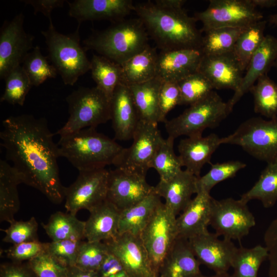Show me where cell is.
Masks as SVG:
<instances>
[{
    "label": "cell",
    "mask_w": 277,
    "mask_h": 277,
    "mask_svg": "<svg viewBox=\"0 0 277 277\" xmlns=\"http://www.w3.org/2000/svg\"><path fill=\"white\" fill-rule=\"evenodd\" d=\"M186 1L184 0H155L153 2L157 6L167 9H180Z\"/></svg>",
    "instance_id": "54"
},
{
    "label": "cell",
    "mask_w": 277,
    "mask_h": 277,
    "mask_svg": "<svg viewBox=\"0 0 277 277\" xmlns=\"http://www.w3.org/2000/svg\"><path fill=\"white\" fill-rule=\"evenodd\" d=\"M219 237L215 233L208 232L188 240L201 264L215 273L228 272L238 248L232 241Z\"/></svg>",
    "instance_id": "17"
},
{
    "label": "cell",
    "mask_w": 277,
    "mask_h": 277,
    "mask_svg": "<svg viewBox=\"0 0 277 277\" xmlns=\"http://www.w3.org/2000/svg\"><path fill=\"white\" fill-rule=\"evenodd\" d=\"M108 173L105 168L79 171L75 181L65 188L67 211L73 215L82 209L90 211L105 201Z\"/></svg>",
    "instance_id": "12"
},
{
    "label": "cell",
    "mask_w": 277,
    "mask_h": 277,
    "mask_svg": "<svg viewBox=\"0 0 277 277\" xmlns=\"http://www.w3.org/2000/svg\"><path fill=\"white\" fill-rule=\"evenodd\" d=\"M23 183L19 174L6 161H0V221L13 222L19 209L17 186Z\"/></svg>",
    "instance_id": "28"
},
{
    "label": "cell",
    "mask_w": 277,
    "mask_h": 277,
    "mask_svg": "<svg viewBox=\"0 0 277 277\" xmlns=\"http://www.w3.org/2000/svg\"><path fill=\"white\" fill-rule=\"evenodd\" d=\"M27 262L36 277H67L68 267L47 252Z\"/></svg>",
    "instance_id": "46"
},
{
    "label": "cell",
    "mask_w": 277,
    "mask_h": 277,
    "mask_svg": "<svg viewBox=\"0 0 277 277\" xmlns=\"http://www.w3.org/2000/svg\"><path fill=\"white\" fill-rule=\"evenodd\" d=\"M162 81L155 77L147 82L128 86L140 121L157 124L160 122L159 92Z\"/></svg>",
    "instance_id": "29"
},
{
    "label": "cell",
    "mask_w": 277,
    "mask_h": 277,
    "mask_svg": "<svg viewBox=\"0 0 277 277\" xmlns=\"http://www.w3.org/2000/svg\"><path fill=\"white\" fill-rule=\"evenodd\" d=\"M24 15H15L6 21L0 32V78L4 80L15 68L22 64L28 53L33 49L34 36L24 28Z\"/></svg>",
    "instance_id": "14"
},
{
    "label": "cell",
    "mask_w": 277,
    "mask_h": 277,
    "mask_svg": "<svg viewBox=\"0 0 277 277\" xmlns=\"http://www.w3.org/2000/svg\"><path fill=\"white\" fill-rule=\"evenodd\" d=\"M41 225L52 241L85 239V221L69 212L57 211L51 215L47 224Z\"/></svg>",
    "instance_id": "32"
},
{
    "label": "cell",
    "mask_w": 277,
    "mask_h": 277,
    "mask_svg": "<svg viewBox=\"0 0 277 277\" xmlns=\"http://www.w3.org/2000/svg\"><path fill=\"white\" fill-rule=\"evenodd\" d=\"M276 57L277 38L271 35H265L261 45L250 60L239 88L227 102L230 112L242 97L250 91L259 78L267 74L271 67L274 66Z\"/></svg>",
    "instance_id": "21"
},
{
    "label": "cell",
    "mask_w": 277,
    "mask_h": 277,
    "mask_svg": "<svg viewBox=\"0 0 277 277\" xmlns=\"http://www.w3.org/2000/svg\"><path fill=\"white\" fill-rule=\"evenodd\" d=\"M197 176L182 170L171 179L160 181L154 187V192L165 200V205L176 216L187 206L193 194H196Z\"/></svg>",
    "instance_id": "25"
},
{
    "label": "cell",
    "mask_w": 277,
    "mask_h": 277,
    "mask_svg": "<svg viewBox=\"0 0 277 277\" xmlns=\"http://www.w3.org/2000/svg\"><path fill=\"white\" fill-rule=\"evenodd\" d=\"M0 277H36L28 262H12L1 265Z\"/></svg>",
    "instance_id": "52"
},
{
    "label": "cell",
    "mask_w": 277,
    "mask_h": 277,
    "mask_svg": "<svg viewBox=\"0 0 277 277\" xmlns=\"http://www.w3.org/2000/svg\"><path fill=\"white\" fill-rule=\"evenodd\" d=\"M213 198L210 193L198 192L176 217L178 237L189 240L207 233Z\"/></svg>",
    "instance_id": "22"
},
{
    "label": "cell",
    "mask_w": 277,
    "mask_h": 277,
    "mask_svg": "<svg viewBox=\"0 0 277 277\" xmlns=\"http://www.w3.org/2000/svg\"><path fill=\"white\" fill-rule=\"evenodd\" d=\"M177 84L181 92L180 105L190 106L205 97L214 89L210 81L199 71Z\"/></svg>",
    "instance_id": "43"
},
{
    "label": "cell",
    "mask_w": 277,
    "mask_h": 277,
    "mask_svg": "<svg viewBox=\"0 0 277 277\" xmlns=\"http://www.w3.org/2000/svg\"><path fill=\"white\" fill-rule=\"evenodd\" d=\"M250 91L256 113L268 119L277 117V83L265 74L259 78Z\"/></svg>",
    "instance_id": "37"
},
{
    "label": "cell",
    "mask_w": 277,
    "mask_h": 277,
    "mask_svg": "<svg viewBox=\"0 0 277 277\" xmlns=\"http://www.w3.org/2000/svg\"><path fill=\"white\" fill-rule=\"evenodd\" d=\"M146 176L121 168L109 171L106 200L120 211L136 204L154 191Z\"/></svg>",
    "instance_id": "15"
},
{
    "label": "cell",
    "mask_w": 277,
    "mask_h": 277,
    "mask_svg": "<svg viewBox=\"0 0 277 277\" xmlns=\"http://www.w3.org/2000/svg\"><path fill=\"white\" fill-rule=\"evenodd\" d=\"M163 139L157 124L140 121L132 144L124 148L114 166L146 175Z\"/></svg>",
    "instance_id": "13"
},
{
    "label": "cell",
    "mask_w": 277,
    "mask_h": 277,
    "mask_svg": "<svg viewBox=\"0 0 277 277\" xmlns=\"http://www.w3.org/2000/svg\"><path fill=\"white\" fill-rule=\"evenodd\" d=\"M44 56L38 46L34 47L26 55L22 66L28 76L32 86H38L46 80L56 77L57 71Z\"/></svg>",
    "instance_id": "40"
},
{
    "label": "cell",
    "mask_w": 277,
    "mask_h": 277,
    "mask_svg": "<svg viewBox=\"0 0 277 277\" xmlns=\"http://www.w3.org/2000/svg\"><path fill=\"white\" fill-rule=\"evenodd\" d=\"M198 71L210 81L214 89H229L234 92L241 85L244 72L231 52L203 55Z\"/></svg>",
    "instance_id": "20"
},
{
    "label": "cell",
    "mask_w": 277,
    "mask_h": 277,
    "mask_svg": "<svg viewBox=\"0 0 277 277\" xmlns=\"http://www.w3.org/2000/svg\"><path fill=\"white\" fill-rule=\"evenodd\" d=\"M138 18L161 51L201 50L203 35L197 21L183 8L167 9L147 1L134 5Z\"/></svg>",
    "instance_id": "2"
},
{
    "label": "cell",
    "mask_w": 277,
    "mask_h": 277,
    "mask_svg": "<svg viewBox=\"0 0 277 277\" xmlns=\"http://www.w3.org/2000/svg\"><path fill=\"white\" fill-rule=\"evenodd\" d=\"M148 39L147 30L138 18H125L103 30L94 32L83 43L86 51L94 50L121 65L149 45Z\"/></svg>",
    "instance_id": "4"
},
{
    "label": "cell",
    "mask_w": 277,
    "mask_h": 277,
    "mask_svg": "<svg viewBox=\"0 0 277 277\" xmlns=\"http://www.w3.org/2000/svg\"><path fill=\"white\" fill-rule=\"evenodd\" d=\"M152 277H159V276H152Z\"/></svg>",
    "instance_id": "60"
},
{
    "label": "cell",
    "mask_w": 277,
    "mask_h": 277,
    "mask_svg": "<svg viewBox=\"0 0 277 277\" xmlns=\"http://www.w3.org/2000/svg\"><path fill=\"white\" fill-rule=\"evenodd\" d=\"M85 221V239L90 242H105L118 234L121 211L106 200L90 211Z\"/></svg>",
    "instance_id": "27"
},
{
    "label": "cell",
    "mask_w": 277,
    "mask_h": 277,
    "mask_svg": "<svg viewBox=\"0 0 277 277\" xmlns=\"http://www.w3.org/2000/svg\"><path fill=\"white\" fill-rule=\"evenodd\" d=\"M245 203L253 200L269 208L277 202V162L267 164L254 185L240 199Z\"/></svg>",
    "instance_id": "33"
},
{
    "label": "cell",
    "mask_w": 277,
    "mask_h": 277,
    "mask_svg": "<svg viewBox=\"0 0 277 277\" xmlns=\"http://www.w3.org/2000/svg\"><path fill=\"white\" fill-rule=\"evenodd\" d=\"M264 241L268 253V277H277V217L266 229Z\"/></svg>",
    "instance_id": "50"
},
{
    "label": "cell",
    "mask_w": 277,
    "mask_h": 277,
    "mask_svg": "<svg viewBox=\"0 0 277 277\" xmlns=\"http://www.w3.org/2000/svg\"><path fill=\"white\" fill-rule=\"evenodd\" d=\"M104 242L109 251L121 262L128 277L157 276L153 269L140 236L125 233Z\"/></svg>",
    "instance_id": "16"
},
{
    "label": "cell",
    "mask_w": 277,
    "mask_h": 277,
    "mask_svg": "<svg viewBox=\"0 0 277 277\" xmlns=\"http://www.w3.org/2000/svg\"><path fill=\"white\" fill-rule=\"evenodd\" d=\"M111 118L115 138L132 139L140 123L139 116L129 87L120 83L111 100Z\"/></svg>",
    "instance_id": "23"
},
{
    "label": "cell",
    "mask_w": 277,
    "mask_h": 277,
    "mask_svg": "<svg viewBox=\"0 0 277 277\" xmlns=\"http://www.w3.org/2000/svg\"><path fill=\"white\" fill-rule=\"evenodd\" d=\"M69 117L56 134L61 136L96 128L111 118V101L97 87H81L66 97Z\"/></svg>",
    "instance_id": "6"
},
{
    "label": "cell",
    "mask_w": 277,
    "mask_h": 277,
    "mask_svg": "<svg viewBox=\"0 0 277 277\" xmlns=\"http://www.w3.org/2000/svg\"><path fill=\"white\" fill-rule=\"evenodd\" d=\"M222 145V138L215 133L187 137L181 140L177 149L183 167L197 177L206 164H210L213 153Z\"/></svg>",
    "instance_id": "24"
},
{
    "label": "cell",
    "mask_w": 277,
    "mask_h": 277,
    "mask_svg": "<svg viewBox=\"0 0 277 277\" xmlns=\"http://www.w3.org/2000/svg\"><path fill=\"white\" fill-rule=\"evenodd\" d=\"M90 62L91 76L96 87L111 101L114 90L121 83V65L103 56L94 54Z\"/></svg>",
    "instance_id": "34"
},
{
    "label": "cell",
    "mask_w": 277,
    "mask_h": 277,
    "mask_svg": "<svg viewBox=\"0 0 277 277\" xmlns=\"http://www.w3.org/2000/svg\"><path fill=\"white\" fill-rule=\"evenodd\" d=\"M211 165L208 172L197 177V193L204 192L210 193L211 190L216 185L233 177L240 170L246 166L244 163L239 161H230Z\"/></svg>",
    "instance_id": "42"
},
{
    "label": "cell",
    "mask_w": 277,
    "mask_h": 277,
    "mask_svg": "<svg viewBox=\"0 0 277 277\" xmlns=\"http://www.w3.org/2000/svg\"><path fill=\"white\" fill-rule=\"evenodd\" d=\"M10 225L7 229L2 230L5 233L3 242L15 245L38 241V224L34 217L26 221L14 220Z\"/></svg>",
    "instance_id": "45"
},
{
    "label": "cell",
    "mask_w": 277,
    "mask_h": 277,
    "mask_svg": "<svg viewBox=\"0 0 277 277\" xmlns=\"http://www.w3.org/2000/svg\"><path fill=\"white\" fill-rule=\"evenodd\" d=\"M2 125L1 144L23 183L37 189L51 202L61 203L65 187L60 178L58 147L47 120L24 114L10 116Z\"/></svg>",
    "instance_id": "1"
},
{
    "label": "cell",
    "mask_w": 277,
    "mask_h": 277,
    "mask_svg": "<svg viewBox=\"0 0 277 277\" xmlns=\"http://www.w3.org/2000/svg\"><path fill=\"white\" fill-rule=\"evenodd\" d=\"M158 53L148 45L125 62L121 66V83L127 86L147 82L156 77Z\"/></svg>",
    "instance_id": "30"
},
{
    "label": "cell",
    "mask_w": 277,
    "mask_h": 277,
    "mask_svg": "<svg viewBox=\"0 0 277 277\" xmlns=\"http://www.w3.org/2000/svg\"><path fill=\"white\" fill-rule=\"evenodd\" d=\"M255 225V217L247 203L231 197L213 199L210 226L219 236L240 241Z\"/></svg>",
    "instance_id": "11"
},
{
    "label": "cell",
    "mask_w": 277,
    "mask_h": 277,
    "mask_svg": "<svg viewBox=\"0 0 277 277\" xmlns=\"http://www.w3.org/2000/svg\"><path fill=\"white\" fill-rule=\"evenodd\" d=\"M176 217L161 202L140 235L157 276L161 265L178 237Z\"/></svg>",
    "instance_id": "9"
},
{
    "label": "cell",
    "mask_w": 277,
    "mask_h": 277,
    "mask_svg": "<svg viewBox=\"0 0 277 277\" xmlns=\"http://www.w3.org/2000/svg\"><path fill=\"white\" fill-rule=\"evenodd\" d=\"M202 277H233L232 274H229L228 272L215 273V274L211 276L202 275Z\"/></svg>",
    "instance_id": "57"
},
{
    "label": "cell",
    "mask_w": 277,
    "mask_h": 277,
    "mask_svg": "<svg viewBox=\"0 0 277 277\" xmlns=\"http://www.w3.org/2000/svg\"><path fill=\"white\" fill-rule=\"evenodd\" d=\"M4 80L5 87L1 102L23 106L32 85L22 65L11 71Z\"/></svg>",
    "instance_id": "41"
},
{
    "label": "cell",
    "mask_w": 277,
    "mask_h": 277,
    "mask_svg": "<svg viewBox=\"0 0 277 277\" xmlns=\"http://www.w3.org/2000/svg\"><path fill=\"white\" fill-rule=\"evenodd\" d=\"M250 2L256 8H272L277 6V0H250Z\"/></svg>",
    "instance_id": "56"
},
{
    "label": "cell",
    "mask_w": 277,
    "mask_h": 277,
    "mask_svg": "<svg viewBox=\"0 0 277 277\" xmlns=\"http://www.w3.org/2000/svg\"><path fill=\"white\" fill-rule=\"evenodd\" d=\"M67 277H98L96 272L83 270L75 266L68 267Z\"/></svg>",
    "instance_id": "55"
},
{
    "label": "cell",
    "mask_w": 277,
    "mask_h": 277,
    "mask_svg": "<svg viewBox=\"0 0 277 277\" xmlns=\"http://www.w3.org/2000/svg\"><path fill=\"white\" fill-rule=\"evenodd\" d=\"M48 243L39 241L24 242L13 245L5 250L6 256L12 262H27L47 251Z\"/></svg>",
    "instance_id": "48"
},
{
    "label": "cell",
    "mask_w": 277,
    "mask_h": 277,
    "mask_svg": "<svg viewBox=\"0 0 277 277\" xmlns=\"http://www.w3.org/2000/svg\"><path fill=\"white\" fill-rule=\"evenodd\" d=\"M159 101L160 122L165 123L168 112L180 104L181 92L177 83L162 81Z\"/></svg>",
    "instance_id": "49"
},
{
    "label": "cell",
    "mask_w": 277,
    "mask_h": 277,
    "mask_svg": "<svg viewBox=\"0 0 277 277\" xmlns=\"http://www.w3.org/2000/svg\"><path fill=\"white\" fill-rule=\"evenodd\" d=\"M57 145L59 156L66 158L78 171L114 165L124 149L94 128L61 136Z\"/></svg>",
    "instance_id": "3"
},
{
    "label": "cell",
    "mask_w": 277,
    "mask_h": 277,
    "mask_svg": "<svg viewBox=\"0 0 277 277\" xmlns=\"http://www.w3.org/2000/svg\"><path fill=\"white\" fill-rule=\"evenodd\" d=\"M174 140L170 136L164 138L151 162L150 168L156 171L160 181H168L182 170L180 159L174 151Z\"/></svg>",
    "instance_id": "39"
},
{
    "label": "cell",
    "mask_w": 277,
    "mask_h": 277,
    "mask_svg": "<svg viewBox=\"0 0 277 277\" xmlns=\"http://www.w3.org/2000/svg\"><path fill=\"white\" fill-rule=\"evenodd\" d=\"M78 24L73 33L58 32L52 19L47 30L42 31L48 51V58L60 74L65 85L73 86L78 78L90 70L91 62L80 44Z\"/></svg>",
    "instance_id": "5"
},
{
    "label": "cell",
    "mask_w": 277,
    "mask_h": 277,
    "mask_svg": "<svg viewBox=\"0 0 277 277\" xmlns=\"http://www.w3.org/2000/svg\"><path fill=\"white\" fill-rule=\"evenodd\" d=\"M161 202V197L154 191L138 203L121 211L118 234L127 233L140 236Z\"/></svg>",
    "instance_id": "31"
},
{
    "label": "cell",
    "mask_w": 277,
    "mask_h": 277,
    "mask_svg": "<svg viewBox=\"0 0 277 277\" xmlns=\"http://www.w3.org/2000/svg\"><path fill=\"white\" fill-rule=\"evenodd\" d=\"M108 252L104 242L82 241L74 266L83 270L96 272Z\"/></svg>",
    "instance_id": "44"
},
{
    "label": "cell",
    "mask_w": 277,
    "mask_h": 277,
    "mask_svg": "<svg viewBox=\"0 0 277 277\" xmlns=\"http://www.w3.org/2000/svg\"><path fill=\"white\" fill-rule=\"evenodd\" d=\"M194 17L203 24L202 31L219 28H245L263 19L250 0H211Z\"/></svg>",
    "instance_id": "10"
},
{
    "label": "cell",
    "mask_w": 277,
    "mask_h": 277,
    "mask_svg": "<svg viewBox=\"0 0 277 277\" xmlns=\"http://www.w3.org/2000/svg\"><path fill=\"white\" fill-rule=\"evenodd\" d=\"M237 145L267 164L277 162V117L265 120L252 117L231 134L222 137V144Z\"/></svg>",
    "instance_id": "8"
},
{
    "label": "cell",
    "mask_w": 277,
    "mask_h": 277,
    "mask_svg": "<svg viewBox=\"0 0 277 277\" xmlns=\"http://www.w3.org/2000/svg\"><path fill=\"white\" fill-rule=\"evenodd\" d=\"M227 104L214 91L189 106L179 116L165 122L168 136L202 135L207 128H214L230 114Z\"/></svg>",
    "instance_id": "7"
},
{
    "label": "cell",
    "mask_w": 277,
    "mask_h": 277,
    "mask_svg": "<svg viewBox=\"0 0 277 277\" xmlns=\"http://www.w3.org/2000/svg\"><path fill=\"white\" fill-rule=\"evenodd\" d=\"M26 4L31 5L34 9V13L41 12L48 18H51V12L55 8L62 7L67 1L64 0H24Z\"/></svg>",
    "instance_id": "53"
},
{
    "label": "cell",
    "mask_w": 277,
    "mask_h": 277,
    "mask_svg": "<svg viewBox=\"0 0 277 277\" xmlns=\"http://www.w3.org/2000/svg\"><path fill=\"white\" fill-rule=\"evenodd\" d=\"M266 24L262 19L247 27L234 46L231 53L243 71L264 39Z\"/></svg>",
    "instance_id": "35"
},
{
    "label": "cell",
    "mask_w": 277,
    "mask_h": 277,
    "mask_svg": "<svg viewBox=\"0 0 277 277\" xmlns=\"http://www.w3.org/2000/svg\"><path fill=\"white\" fill-rule=\"evenodd\" d=\"M203 56L200 49L160 51L157 56L156 77L163 82L177 83L198 71Z\"/></svg>",
    "instance_id": "19"
},
{
    "label": "cell",
    "mask_w": 277,
    "mask_h": 277,
    "mask_svg": "<svg viewBox=\"0 0 277 277\" xmlns=\"http://www.w3.org/2000/svg\"><path fill=\"white\" fill-rule=\"evenodd\" d=\"M246 28L224 27L205 31L201 48L202 52L204 55L231 52L236 41Z\"/></svg>",
    "instance_id": "36"
},
{
    "label": "cell",
    "mask_w": 277,
    "mask_h": 277,
    "mask_svg": "<svg viewBox=\"0 0 277 277\" xmlns=\"http://www.w3.org/2000/svg\"><path fill=\"white\" fill-rule=\"evenodd\" d=\"M70 16L78 24L87 21L108 20L111 23L125 18L134 10L131 0H75L67 1Z\"/></svg>",
    "instance_id": "18"
},
{
    "label": "cell",
    "mask_w": 277,
    "mask_h": 277,
    "mask_svg": "<svg viewBox=\"0 0 277 277\" xmlns=\"http://www.w3.org/2000/svg\"><path fill=\"white\" fill-rule=\"evenodd\" d=\"M268 256L265 246L258 245L250 248L242 246L238 247L231 267L233 277H258L260 267Z\"/></svg>",
    "instance_id": "38"
},
{
    "label": "cell",
    "mask_w": 277,
    "mask_h": 277,
    "mask_svg": "<svg viewBox=\"0 0 277 277\" xmlns=\"http://www.w3.org/2000/svg\"><path fill=\"white\" fill-rule=\"evenodd\" d=\"M82 241L65 240L48 243V253L67 267L74 266Z\"/></svg>",
    "instance_id": "47"
},
{
    "label": "cell",
    "mask_w": 277,
    "mask_h": 277,
    "mask_svg": "<svg viewBox=\"0 0 277 277\" xmlns=\"http://www.w3.org/2000/svg\"><path fill=\"white\" fill-rule=\"evenodd\" d=\"M96 272L98 277H128L121 262L109 251Z\"/></svg>",
    "instance_id": "51"
},
{
    "label": "cell",
    "mask_w": 277,
    "mask_h": 277,
    "mask_svg": "<svg viewBox=\"0 0 277 277\" xmlns=\"http://www.w3.org/2000/svg\"><path fill=\"white\" fill-rule=\"evenodd\" d=\"M274 66V67L276 68V69H277V57H276V60H275V62Z\"/></svg>",
    "instance_id": "59"
},
{
    "label": "cell",
    "mask_w": 277,
    "mask_h": 277,
    "mask_svg": "<svg viewBox=\"0 0 277 277\" xmlns=\"http://www.w3.org/2000/svg\"><path fill=\"white\" fill-rule=\"evenodd\" d=\"M269 22L271 25L277 26V13L272 14L269 16Z\"/></svg>",
    "instance_id": "58"
},
{
    "label": "cell",
    "mask_w": 277,
    "mask_h": 277,
    "mask_svg": "<svg viewBox=\"0 0 277 277\" xmlns=\"http://www.w3.org/2000/svg\"><path fill=\"white\" fill-rule=\"evenodd\" d=\"M188 240L177 237L159 270L160 277H202L200 266Z\"/></svg>",
    "instance_id": "26"
}]
</instances>
